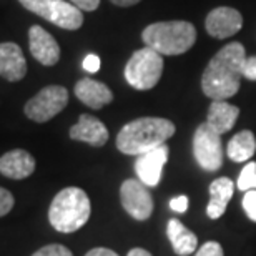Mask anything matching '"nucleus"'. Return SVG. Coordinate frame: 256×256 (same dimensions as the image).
Masks as SVG:
<instances>
[{
	"label": "nucleus",
	"mask_w": 256,
	"mask_h": 256,
	"mask_svg": "<svg viewBox=\"0 0 256 256\" xmlns=\"http://www.w3.org/2000/svg\"><path fill=\"white\" fill-rule=\"evenodd\" d=\"M145 47L153 48L160 55H182L196 42V28L185 20L156 22L145 27L142 32Z\"/></svg>",
	"instance_id": "4"
},
{
	"label": "nucleus",
	"mask_w": 256,
	"mask_h": 256,
	"mask_svg": "<svg viewBox=\"0 0 256 256\" xmlns=\"http://www.w3.org/2000/svg\"><path fill=\"white\" fill-rule=\"evenodd\" d=\"M163 57L150 47L133 52L125 65V80L136 90L153 88L163 75Z\"/></svg>",
	"instance_id": "5"
},
{
	"label": "nucleus",
	"mask_w": 256,
	"mask_h": 256,
	"mask_svg": "<svg viewBox=\"0 0 256 256\" xmlns=\"http://www.w3.org/2000/svg\"><path fill=\"white\" fill-rule=\"evenodd\" d=\"M110 2L116 5V7H132V5L140 4L142 0H110Z\"/></svg>",
	"instance_id": "31"
},
{
	"label": "nucleus",
	"mask_w": 256,
	"mask_h": 256,
	"mask_svg": "<svg viewBox=\"0 0 256 256\" xmlns=\"http://www.w3.org/2000/svg\"><path fill=\"white\" fill-rule=\"evenodd\" d=\"M173 135V122L160 116H142L124 125L116 135V148L125 155L138 156L165 145V142Z\"/></svg>",
	"instance_id": "2"
},
{
	"label": "nucleus",
	"mask_w": 256,
	"mask_h": 256,
	"mask_svg": "<svg viewBox=\"0 0 256 256\" xmlns=\"http://www.w3.org/2000/svg\"><path fill=\"white\" fill-rule=\"evenodd\" d=\"M254 152H256V138L253 135V132L250 130H242L240 133H236L230 140L226 146V155L234 163L248 162L254 155Z\"/></svg>",
	"instance_id": "20"
},
{
	"label": "nucleus",
	"mask_w": 256,
	"mask_h": 256,
	"mask_svg": "<svg viewBox=\"0 0 256 256\" xmlns=\"http://www.w3.org/2000/svg\"><path fill=\"white\" fill-rule=\"evenodd\" d=\"M90 198L82 188L68 186L55 194L48 208V222L60 233H74L88 222Z\"/></svg>",
	"instance_id": "3"
},
{
	"label": "nucleus",
	"mask_w": 256,
	"mask_h": 256,
	"mask_svg": "<svg viewBox=\"0 0 256 256\" xmlns=\"http://www.w3.org/2000/svg\"><path fill=\"white\" fill-rule=\"evenodd\" d=\"M68 104V92L62 85H48L32 96L24 106V114L37 124H45L62 112Z\"/></svg>",
	"instance_id": "7"
},
{
	"label": "nucleus",
	"mask_w": 256,
	"mask_h": 256,
	"mask_svg": "<svg viewBox=\"0 0 256 256\" xmlns=\"http://www.w3.org/2000/svg\"><path fill=\"white\" fill-rule=\"evenodd\" d=\"M24 8L40 15L47 22L65 30H78L84 25V14L68 0H18Z\"/></svg>",
	"instance_id": "6"
},
{
	"label": "nucleus",
	"mask_w": 256,
	"mask_h": 256,
	"mask_svg": "<svg viewBox=\"0 0 256 256\" xmlns=\"http://www.w3.org/2000/svg\"><path fill=\"white\" fill-rule=\"evenodd\" d=\"M223 248L218 242H206L194 256H223Z\"/></svg>",
	"instance_id": "25"
},
{
	"label": "nucleus",
	"mask_w": 256,
	"mask_h": 256,
	"mask_svg": "<svg viewBox=\"0 0 256 256\" xmlns=\"http://www.w3.org/2000/svg\"><path fill=\"white\" fill-rule=\"evenodd\" d=\"M193 156L204 172H216L223 165L222 135L214 132L206 122L194 130Z\"/></svg>",
	"instance_id": "8"
},
{
	"label": "nucleus",
	"mask_w": 256,
	"mask_h": 256,
	"mask_svg": "<svg viewBox=\"0 0 256 256\" xmlns=\"http://www.w3.org/2000/svg\"><path fill=\"white\" fill-rule=\"evenodd\" d=\"M68 2L78 7L82 12H94L100 5V0H68Z\"/></svg>",
	"instance_id": "27"
},
{
	"label": "nucleus",
	"mask_w": 256,
	"mask_h": 256,
	"mask_svg": "<svg viewBox=\"0 0 256 256\" xmlns=\"http://www.w3.org/2000/svg\"><path fill=\"white\" fill-rule=\"evenodd\" d=\"M28 45L34 58L45 66H52L60 60V47L57 40L40 25H32L30 27Z\"/></svg>",
	"instance_id": "12"
},
{
	"label": "nucleus",
	"mask_w": 256,
	"mask_h": 256,
	"mask_svg": "<svg viewBox=\"0 0 256 256\" xmlns=\"http://www.w3.org/2000/svg\"><path fill=\"white\" fill-rule=\"evenodd\" d=\"M126 256H152V253L146 252V250H143V248H133L128 252Z\"/></svg>",
	"instance_id": "32"
},
{
	"label": "nucleus",
	"mask_w": 256,
	"mask_h": 256,
	"mask_svg": "<svg viewBox=\"0 0 256 256\" xmlns=\"http://www.w3.org/2000/svg\"><path fill=\"white\" fill-rule=\"evenodd\" d=\"M85 256H118V254H116L114 250H108V248H94Z\"/></svg>",
	"instance_id": "30"
},
{
	"label": "nucleus",
	"mask_w": 256,
	"mask_h": 256,
	"mask_svg": "<svg viewBox=\"0 0 256 256\" xmlns=\"http://www.w3.org/2000/svg\"><path fill=\"white\" fill-rule=\"evenodd\" d=\"M35 172V158L25 150H10L0 156V173L12 180H24Z\"/></svg>",
	"instance_id": "16"
},
{
	"label": "nucleus",
	"mask_w": 256,
	"mask_h": 256,
	"mask_svg": "<svg viewBox=\"0 0 256 256\" xmlns=\"http://www.w3.org/2000/svg\"><path fill=\"white\" fill-rule=\"evenodd\" d=\"M240 115V108L236 105L228 104L226 100H213L208 108L206 124L214 132L223 135L234 126Z\"/></svg>",
	"instance_id": "17"
},
{
	"label": "nucleus",
	"mask_w": 256,
	"mask_h": 256,
	"mask_svg": "<svg viewBox=\"0 0 256 256\" xmlns=\"http://www.w3.org/2000/svg\"><path fill=\"white\" fill-rule=\"evenodd\" d=\"M32 256H74V254L64 244H47V246L37 250Z\"/></svg>",
	"instance_id": "22"
},
{
	"label": "nucleus",
	"mask_w": 256,
	"mask_h": 256,
	"mask_svg": "<svg viewBox=\"0 0 256 256\" xmlns=\"http://www.w3.org/2000/svg\"><path fill=\"white\" fill-rule=\"evenodd\" d=\"M25 75H27V62L22 48L14 42L0 44V76L8 82H18Z\"/></svg>",
	"instance_id": "14"
},
{
	"label": "nucleus",
	"mask_w": 256,
	"mask_h": 256,
	"mask_svg": "<svg viewBox=\"0 0 256 256\" xmlns=\"http://www.w3.org/2000/svg\"><path fill=\"white\" fill-rule=\"evenodd\" d=\"M14 203H15L14 194L0 186V218L10 213V210L14 208Z\"/></svg>",
	"instance_id": "24"
},
{
	"label": "nucleus",
	"mask_w": 256,
	"mask_h": 256,
	"mask_svg": "<svg viewBox=\"0 0 256 256\" xmlns=\"http://www.w3.org/2000/svg\"><path fill=\"white\" fill-rule=\"evenodd\" d=\"M168 156H170V148L166 145H162L155 150L138 155L135 162L138 180L146 186H156L162 180V172L165 163L168 162Z\"/></svg>",
	"instance_id": "10"
},
{
	"label": "nucleus",
	"mask_w": 256,
	"mask_h": 256,
	"mask_svg": "<svg viewBox=\"0 0 256 256\" xmlns=\"http://www.w3.org/2000/svg\"><path fill=\"white\" fill-rule=\"evenodd\" d=\"M75 95L82 104L94 110H100L114 102V94L108 86L94 78H82L76 82Z\"/></svg>",
	"instance_id": "15"
},
{
	"label": "nucleus",
	"mask_w": 256,
	"mask_h": 256,
	"mask_svg": "<svg viewBox=\"0 0 256 256\" xmlns=\"http://www.w3.org/2000/svg\"><path fill=\"white\" fill-rule=\"evenodd\" d=\"M188 196H185V194H180V196L173 198L170 202V208L173 210V212L176 213H185L188 210Z\"/></svg>",
	"instance_id": "28"
},
{
	"label": "nucleus",
	"mask_w": 256,
	"mask_h": 256,
	"mask_svg": "<svg viewBox=\"0 0 256 256\" xmlns=\"http://www.w3.org/2000/svg\"><path fill=\"white\" fill-rule=\"evenodd\" d=\"M166 236L170 240L173 250L176 254L188 256L196 252L198 246V238L192 230H188L180 220L172 218L166 224Z\"/></svg>",
	"instance_id": "19"
},
{
	"label": "nucleus",
	"mask_w": 256,
	"mask_h": 256,
	"mask_svg": "<svg viewBox=\"0 0 256 256\" xmlns=\"http://www.w3.org/2000/svg\"><path fill=\"white\" fill-rule=\"evenodd\" d=\"M243 210L246 212L248 218L252 222H256V190H248L243 196Z\"/></svg>",
	"instance_id": "23"
},
{
	"label": "nucleus",
	"mask_w": 256,
	"mask_h": 256,
	"mask_svg": "<svg viewBox=\"0 0 256 256\" xmlns=\"http://www.w3.org/2000/svg\"><path fill=\"white\" fill-rule=\"evenodd\" d=\"M70 138L76 142L88 143L92 146H104L108 140V130L102 122L94 115L84 114L80 115L78 122L70 128Z\"/></svg>",
	"instance_id": "13"
},
{
	"label": "nucleus",
	"mask_w": 256,
	"mask_h": 256,
	"mask_svg": "<svg viewBox=\"0 0 256 256\" xmlns=\"http://www.w3.org/2000/svg\"><path fill=\"white\" fill-rule=\"evenodd\" d=\"M100 57L95 54H88L86 57L84 58V70L88 72V74H96V72L100 70Z\"/></svg>",
	"instance_id": "26"
},
{
	"label": "nucleus",
	"mask_w": 256,
	"mask_h": 256,
	"mask_svg": "<svg viewBox=\"0 0 256 256\" xmlns=\"http://www.w3.org/2000/svg\"><path fill=\"white\" fill-rule=\"evenodd\" d=\"M236 186L242 192L256 190V162H250L243 166V170L238 176Z\"/></svg>",
	"instance_id": "21"
},
{
	"label": "nucleus",
	"mask_w": 256,
	"mask_h": 256,
	"mask_svg": "<svg viewBox=\"0 0 256 256\" xmlns=\"http://www.w3.org/2000/svg\"><path fill=\"white\" fill-rule=\"evenodd\" d=\"M234 192V183L226 176L216 178L210 185V202L206 206V214L212 220L222 218L226 212L228 202L232 200Z\"/></svg>",
	"instance_id": "18"
},
{
	"label": "nucleus",
	"mask_w": 256,
	"mask_h": 256,
	"mask_svg": "<svg viewBox=\"0 0 256 256\" xmlns=\"http://www.w3.org/2000/svg\"><path fill=\"white\" fill-rule=\"evenodd\" d=\"M243 44H228L210 60L202 75V90L212 100H226L238 94L246 60Z\"/></svg>",
	"instance_id": "1"
},
{
	"label": "nucleus",
	"mask_w": 256,
	"mask_h": 256,
	"mask_svg": "<svg viewBox=\"0 0 256 256\" xmlns=\"http://www.w3.org/2000/svg\"><path fill=\"white\" fill-rule=\"evenodd\" d=\"M120 202L125 212L138 222H145L153 213V196L140 180L128 178L120 186Z\"/></svg>",
	"instance_id": "9"
},
{
	"label": "nucleus",
	"mask_w": 256,
	"mask_h": 256,
	"mask_svg": "<svg viewBox=\"0 0 256 256\" xmlns=\"http://www.w3.org/2000/svg\"><path fill=\"white\" fill-rule=\"evenodd\" d=\"M243 76L248 80H256V57H250L244 60Z\"/></svg>",
	"instance_id": "29"
},
{
	"label": "nucleus",
	"mask_w": 256,
	"mask_h": 256,
	"mask_svg": "<svg viewBox=\"0 0 256 256\" xmlns=\"http://www.w3.org/2000/svg\"><path fill=\"white\" fill-rule=\"evenodd\" d=\"M243 27V15L236 8L218 7L208 14L204 28L213 38H228L238 34Z\"/></svg>",
	"instance_id": "11"
}]
</instances>
